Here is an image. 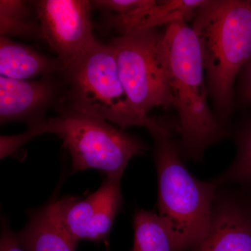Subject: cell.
Returning a JSON list of instances; mask_svg holds the SVG:
<instances>
[{
    "label": "cell",
    "instance_id": "7c38bea8",
    "mask_svg": "<svg viewBox=\"0 0 251 251\" xmlns=\"http://www.w3.org/2000/svg\"><path fill=\"white\" fill-rule=\"evenodd\" d=\"M16 236L25 251H76L77 242L63 229L49 204L31 211Z\"/></svg>",
    "mask_w": 251,
    "mask_h": 251
},
{
    "label": "cell",
    "instance_id": "e0dca14e",
    "mask_svg": "<svg viewBox=\"0 0 251 251\" xmlns=\"http://www.w3.org/2000/svg\"><path fill=\"white\" fill-rule=\"evenodd\" d=\"M0 251H25L20 245L16 234L10 229L6 220L2 221Z\"/></svg>",
    "mask_w": 251,
    "mask_h": 251
},
{
    "label": "cell",
    "instance_id": "9c48e42d",
    "mask_svg": "<svg viewBox=\"0 0 251 251\" xmlns=\"http://www.w3.org/2000/svg\"><path fill=\"white\" fill-rule=\"evenodd\" d=\"M61 74V73H60ZM57 75L36 80H21L0 75V122H26L29 126L45 121L46 113L62 103L64 84Z\"/></svg>",
    "mask_w": 251,
    "mask_h": 251
},
{
    "label": "cell",
    "instance_id": "9a60e30c",
    "mask_svg": "<svg viewBox=\"0 0 251 251\" xmlns=\"http://www.w3.org/2000/svg\"><path fill=\"white\" fill-rule=\"evenodd\" d=\"M237 154L232 166L214 179L219 185L234 182L251 188V122L237 135Z\"/></svg>",
    "mask_w": 251,
    "mask_h": 251
},
{
    "label": "cell",
    "instance_id": "4fadbf2b",
    "mask_svg": "<svg viewBox=\"0 0 251 251\" xmlns=\"http://www.w3.org/2000/svg\"><path fill=\"white\" fill-rule=\"evenodd\" d=\"M134 245L132 251H175L173 238L161 218L145 209L135 212Z\"/></svg>",
    "mask_w": 251,
    "mask_h": 251
},
{
    "label": "cell",
    "instance_id": "5b68a950",
    "mask_svg": "<svg viewBox=\"0 0 251 251\" xmlns=\"http://www.w3.org/2000/svg\"><path fill=\"white\" fill-rule=\"evenodd\" d=\"M47 118L44 133H54L72 158V173L97 169L107 176L122 177L128 162L143 153L146 145L108 122L67 108Z\"/></svg>",
    "mask_w": 251,
    "mask_h": 251
},
{
    "label": "cell",
    "instance_id": "ba28073f",
    "mask_svg": "<svg viewBox=\"0 0 251 251\" xmlns=\"http://www.w3.org/2000/svg\"><path fill=\"white\" fill-rule=\"evenodd\" d=\"M121 179L107 176L99 189L85 199L69 196L49 204L73 239L99 242L108 237L122 206Z\"/></svg>",
    "mask_w": 251,
    "mask_h": 251
},
{
    "label": "cell",
    "instance_id": "52a82bcc",
    "mask_svg": "<svg viewBox=\"0 0 251 251\" xmlns=\"http://www.w3.org/2000/svg\"><path fill=\"white\" fill-rule=\"evenodd\" d=\"M34 9L41 37L57 54L62 67L98 44L94 37L88 0H39Z\"/></svg>",
    "mask_w": 251,
    "mask_h": 251
},
{
    "label": "cell",
    "instance_id": "8fae6325",
    "mask_svg": "<svg viewBox=\"0 0 251 251\" xmlns=\"http://www.w3.org/2000/svg\"><path fill=\"white\" fill-rule=\"evenodd\" d=\"M58 59L51 58L31 46L0 36V75L15 80L57 75L62 71Z\"/></svg>",
    "mask_w": 251,
    "mask_h": 251
},
{
    "label": "cell",
    "instance_id": "5bb4252c",
    "mask_svg": "<svg viewBox=\"0 0 251 251\" xmlns=\"http://www.w3.org/2000/svg\"><path fill=\"white\" fill-rule=\"evenodd\" d=\"M0 36L9 39L41 36L39 21L26 1L0 0Z\"/></svg>",
    "mask_w": 251,
    "mask_h": 251
},
{
    "label": "cell",
    "instance_id": "6da1fadb",
    "mask_svg": "<svg viewBox=\"0 0 251 251\" xmlns=\"http://www.w3.org/2000/svg\"><path fill=\"white\" fill-rule=\"evenodd\" d=\"M162 46L173 106L179 117L180 153L202 159L206 149L228 135L208 105L209 94L201 49L184 21L166 25Z\"/></svg>",
    "mask_w": 251,
    "mask_h": 251
},
{
    "label": "cell",
    "instance_id": "2e32d148",
    "mask_svg": "<svg viewBox=\"0 0 251 251\" xmlns=\"http://www.w3.org/2000/svg\"><path fill=\"white\" fill-rule=\"evenodd\" d=\"M239 97L245 103H251V58L241 71Z\"/></svg>",
    "mask_w": 251,
    "mask_h": 251
},
{
    "label": "cell",
    "instance_id": "3957f363",
    "mask_svg": "<svg viewBox=\"0 0 251 251\" xmlns=\"http://www.w3.org/2000/svg\"><path fill=\"white\" fill-rule=\"evenodd\" d=\"M154 143L158 210L169 230L175 251L193 250L207 237L219 184L193 176L181 161L171 132L157 123L148 130Z\"/></svg>",
    "mask_w": 251,
    "mask_h": 251
},
{
    "label": "cell",
    "instance_id": "8992f818",
    "mask_svg": "<svg viewBox=\"0 0 251 251\" xmlns=\"http://www.w3.org/2000/svg\"><path fill=\"white\" fill-rule=\"evenodd\" d=\"M110 44L122 85L137 111L148 116L153 108L173 105L162 31L156 27L130 29Z\"/></svg>",
    "mask_w": 251,
    "mask_h": 251
},
{
    "label": "cell",
    "instance_id": "7a4b0ae2",
    "mask_svg": "<svg viewBox=\"0 0 251 251\" xmlns=\"http://www.w3.org/2000/svg\"><path fill=\"white\" fill-rule=\"evenodd\" d=\"M192 28L221 124L232 112L238 74L251 58V1L204 0L195 13Z\"/></svg>",
    "mask_w": 251,
    "mask_h": 251
},
{
    "label": "cell",
    "instance_id": "30bf717a",
    "mask_svg": "<svg viewBox=\"0 0 251 251\" xmlns=\"http://www.w3.org/2000/svg\"><path fill=\"white\" fill-rule=\"evenodd\" d=\"M190 251H251V201L236 195L216 194L209 234Z\"/></svg>",
    "mask_w": 251,
    "mask_h": 251
},
{
    "label": "cell",
    "instance_id": "277c9868",
    "mask_svg": "<svg viewBox=\"0 0 251 251\" xmlns=\"http://www.w3.org/2000/svg\"><path fill=\"white\" fill-rule=\"evenodd\" d=\"M64 96L59 108H67L115 124L120 129L143 126L156 120L142 115L130 103L119 75L110 44L99 42L80 57L62 67Z\"/></svg>",
    "mask_w": 251,
    "mask_h": 251
}]
</instances>
